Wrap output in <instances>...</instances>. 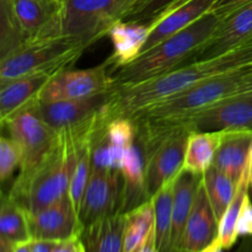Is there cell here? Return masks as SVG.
Masks as SVG:
<instances>
[{"instance_id": "f35d334b", "label": "cell", "mask_w": 252, "mask_h": 252, "mask_svg": "<svg viewBox=\"0 0 252 252\" xmlns=\"http://www.w3.org/2000/svg\"><path fill=\"white\" fill-rule=\"evenodd\" d=\"M224 251L225 250L223 249V246H221L220 244H219V241L216 239L213 243L209 244V245L207 246L206 249H203L201 252H224Z\"/></svg>"}, {"instance_id": "30bf717a", "label": "cell", "mask_w": 252, "mask_h": 252, "mask_svg": "<svg viewBox=\"0 0 252 252\" xmlns=\"http://www.w3.org/2000/svg\"><path fill=\"white\" fill-rule=\"evenodd\" d=\"M189 134L185 129L171 130L145 157V187L149 199L181 172Z\"/></svg>"}, {"instance_id": "8992f818", "label": "cell", "mask_w": 252, "mask_h": 252, "mask_svg": "<svg viewBox=\"0 0 252 252\" xmlns=\"http://www.w3.org/2000/svg\"><path fill=\"white\" fill-rule=\"evenodd\" d=\"M10 138L22 150V164L12 186L25 184L57 149L61 134L47 125L29 106H25L15 115L1 122Z\"/></svg>"}, {"instance_id": "836d02e7", "label": "cell", "mask_w": 252, "mask_h": 252, "mask_svg": "<svg viewBox=\"0 0 252 252\" xmlns=\"http://www.w3.org/2000/svg\"><path fill=\"white\" fill-rule=\"evenodd\" d=\"M250 1H252V0H216L211 11L216 14L219 19H223L224 16L230 14L231 11Z\"/></svg>"}, {"instance_id": "d6a6232c", "label": "cell", "mask_w": 252, "mask_h": 252, "mask_svg": "<svg viewBox=\"0 0 252 252\" xmlns=\"http://www.w3.org/2000/svg\"><path fill=\"white\" fill-rule=\"evenodd\" d=\"M238 235L239 238H246V236L252 235V199L250 192L245 197V201L241 207L238 221Z\"/></svg>"}, {"instance_id": "d4e9b609", "label": "cell", "mask_w": 252, "mask_h": 252, "mask_svg": "<svg viewBox=\"0 0 252 252\" xmlns=\"http://www.w3.org/2000/svg\"><path fill=\"white\" fill-rule=\"evenodd\" d=\"M0 239L14 245L32 240L30 231L29 214L9 194L1 198L0 209Z\"/></svg>"}, {"instance_id": "f6af8a7d", "label": "cell", "mask_w": 252, "mask_h": 252, "mask_svg": "<svg viewBox=\"0 0 252 252\" xmlns=\"http://www.w3.org/2000/svg\"><path fill=\"white\" fill-rule=\"evenodd\" d=\"M59 1H63V0H59Z\"/></svg>"}, {"instance_id": "4dcf8cb0", "label": "cell", "mask_w": 252, "mask_h": 252, "mask_svg": "<svg viewBox=\"0 0 252 252\" xmlns=\"http://www.w3.org/2000/svg\"><path fill=\"white\" fill-rule=\"evenodd\" d=\"M102 135L111 145L126 150L137 142L138 127L132 118H115L106 125Z\"/></svg>"}, {"instance_id": "ab89813d", "label": "cell", "mask_w": 252, "mask_h": 252, "mask_svg": "<svg viewBox=\"0 0 252 252\" xmlns=\"http://www.w3.org/2000/svg\"><path fill=\"white\" fill-rule=\"evenodd\" d=\"M246 177H248L249 187L252 189V147H251V150H250V158H249L248 172H246Z\"/></svg>"}, {"instance_id": "52a82bcc", "label": "cell", "mask_w": 252, "mask_h": 252, "mask_svg": "<svg viewBox=\"0 0 252 252\" xmlns=\"http://www.w3.org/2000/svg\"><path fill=\"white\" fill-rule=\"evenodd\" d=\"M126 5L121 0H63L59 15V34L85 41L89 46L107 36L108 30L122 19Z\"/></svg>"}, {"instance_id": "2e32d148", "label": "cell", "mask_w": 252, "mask_h": 252, "mask_svg": "<svg viewBox=\"0 0 252 252\" xmlns=\"http://www.w3.org/2000/svg\"><path fill=\"white\" fill-rule=\"evenodd\" d=\"M216 0H187L175 9L165 12L152 24V31L142 48V53L154 48L162 41L189 27L202 16L211 12Z\"/></svg>"}, {"instance_id": "ac0fdd59", "label": "cell", "mask_w": 252, "mask_h": 252, "mask_svg": "<svg viewBox=\"0 0 252 252\" xmlns=\"http://www.w3.org/2000/svg\"><path fill=\"white\" fill-rule=\"evenodd\" d=\"M123 179V202L121 213L126 214L149 201L145 187V155L137 142L123 152L120 165Z\"/></svg>"}, {"instance_id": "b9f144b4", "label": "cell", "mask_w": 252, "mask_h": 252, "mask_svg": "<svg viewBox=\"0 0 252 252\" xmlns=\"http://www.w3.org/2000/svg\"><path fill=\"white\" fill-rule=\"evenodd\" d=\"M121 1H122L123 2V4H125L126 5V10H127L128 9V7H129L130 6V5H132L133 4V2H134L135 1V0H121ZM126 12V11H125Z\"/></svg>"}, {"instance_id": "8fae6325", "label": "cell", "mask_w": 252, "mask_h": 252, "mask_svg": "<svg viewBox=\"0 0 252 252\" xmlns=\"http://www.w3.org/2000/svg\"><path fill=\"white\" fill-rule=\"evenodd\" d=\"M32 239L64 241L80 238L84 226L69 194L56 203L29 214Z\"/></svg>"}, {"instance_id": "e575fe53", "label": "cell", "mask_w": 252, "mask_h": 252, "mask_svg": "<svg viewBox=\"0 0 252 252\" xmlns=\"http://www.w3.org/2000/svg\"><path fill=\"white\" fill-rule=\"evenodd\" d=\"M61 241L54 240H38V239H32L30 241L32 252H53L56 250L57 245Z\"/></svg>"}, {"instance_id": "83f0119b", "label": "cell", "mask_w": 252, "mask_h": 252, "mask_svg": "<svg viewBox=\"0 0 252 252\" xmlns=\"http://www.w3.org/2000/svg\"><path fill=\"white\" fill-rule=\"evenodd\" d=\"M250 187L248 184V177L240 182L236 191L235 197L229 204L226 211L221 216L218 221V236L217 240L219 241L224 250H230L238 241V221L240 217L241 207H243L245 197L248 196Z\"/></svg>"}, {"instance_id": "9c48e42d", "label": "cell", "mask_w": 252, "mask_h": 252, "mask_svg": "<svg viewBox=\"0 0 252 252\" xmlns=\"http://www.w3.org/2000/svg\"><path fill=\"white\" fill-rule=\"evenodd\" d=\"M122 202L123 179L121 172L91 167L79 209V219L83 226H88L106 217L121 213Z\"/></svg>"}, {"instance_id": "7a4b0ae2", "label": "cell", "mask_w": 252, "mask_h": 252, "mask_svg": "<svg viewBox=\"0 0 252 252\" xmlns=\"http://www.w3.org/2000/svg\"><path fill=\"white\" fill-rule=\"evenodd\" d=\"M97 121L71 130H62L61 140L49 159L20 186H11L9 196L27 214L36 213L69 193L81 143L97 133Z\"/></svg>"}, {"instance_id": "e0dca14e", "label": "cell", "mask_w": 252, "mask_h": 252, "mask_svg": "<svg viewBox=\"0 0 252 252\" xmlns=\"http://www.w3.org/2000/svg\"><path fill=\"white\" fill-rule=\"evenodd\" d=\"M152 31V25L118 20L108 30L107 36L113 44V53L106 63L111 73L132 63L142 53V48Z\"/></svg>"}, {"instance_id": "603a6c76", "label": "cell", "mask_w": 252, "mask_h": 252, "mask_svg": "<svg viewBox=\"0 0 252 252\" xmlns=\"http://www.w3.org/2000/svg\"><path fill=\"white\" fill-rule=\"evenodd\" d=\"M224 132H189L182 170L203 175L213 165Z\"/></svg>"}, {"instance_id": "ba28073f", "label": "cell", "mask_w": 252, "mask_h": 252, "mask_svg": "<svg viewBox=\"0 0 252 252\" xmlns=\"http://www.w3.org/2000/svg\"><path fill=\"white\" fill-rule=\"evenodd\" d=\"M113 86L106 62L89 69H64L49 79L37 95L38 102L49 103L94 97L110 93Z\"/></svg>"}, {"instance_id": "7bdbcfd3", "label": "cell", "mask_w": 252, "mask_h": 252, "mask_svg": "<svg viewBox=\"0 0 252 252\" xmlns=\"http://www.w3.org/2000/svg\"><path fill=\"white\" fill-rule=\"evenodd\" d=\"M76 252H85V249H84V245H83V243H81V240H80V243H79L78 250H76Z\"/></svg>"}, {"instance_id": "277c9868", "label": "cell", "mask_w": 252, "mask_h": 252, "mask_svg": "<svg viewBox=\"0 0 252 252\" xmlns=\"http://www.w3.org/2000/svg\"><path fill=\"white\" fill-rule=\"evenodd\" d=\"M248 93H252V65L201 81L135 113L132 120L139 123L175 122L219 101Z\"/></svg>"}, {"instance_id": "ffe728a7", "label": "cell", "mask_w": 252, "mask_h": 252, "mask_svg": "<svg viewBox=\"0 0 252 252\" xmlns=\"http://www.w3.org/2000/svg\"><path fill=\"white\" fill-rule=\"evenodd\" d=\"M59 71L46 70L12 79L0 84V117L1 122L29 105L37 97L49 79Z\"/></svg>"}, {"instance_id": "7c38bea8", "label": "cell", "mask_w": 252, "mask_h": 252, "mask_svg": "<svg viewBox=\"0 0 252 252\" xmlns=\"http://www.w3.org/2000/svg\"><path fill=\"white\" fill-rule=\"evenodd\" d=\"M107 96L108 93L81 100L49 103L38 102L34 98L27 106L53 129L62 132L76 129L91 122L101 112Z\"/></svg>"}, {"instance_id": "3957f363", "label": "cell", "mask_w": 252, "mask_h": 252, "mask_svg": "<svg viewBox=\"0 0 252 252\" xmlns=\"http://www.w3.org/2000/svg\"><path fill=\"white\" fill-rule=\"evenodd\" d=\"M220 19L208 12L189 27L140 54L135 61L113 74V86L130 85L166 73L176 66L194 62L197 52L204 46L218 27Z\"/></svg>"}, {"instance_id": "7402d4cb", "label": "cell", "mask_w": 252, "mask_h": 252, "mask_svg": "<svg viewBox=\"0 0 252 252\" xmlns=\"http://www.w3.org/2000/svg\"><path fill=\"white\" fill-rule=\"evenodd\" d=\"M126 214L117 213L84 226L80 240L85 252H123Z\"/></svg>"}, {"instance_id": "f546056e", "label": "cell", "mask_w": 252, "mask_h": 252, "mask_svg": "<svg viewBox=\"0 0 252 252\" xmlns=\"http://www.w3.org/2000/svg\"><path fill=\"white\" fill-rule=\"evenodd\" d=\"M1 6V58L7 56L11 52L16 51L17 48L27 42L26 34L20 27L16 17L12 10L11 0H0Z\"/></svg>"}, {"instance_id": "4fadbf2b", "label": "cell", "mask_w": 252, "mask_h": 252, "mask_svg": "<svg viewBox=\"0 0 252 252\" xmlns=\"http://www.w3.org/2000/svg\"><path fill=\"white\" fill-rule=\"evenodd\" d=\"M14 15L27 42L56 38L59 34V0H11Z\"/></svg>"}, {"instance_id": "ee69618b", "label": "cell", "mask_w": 252, "mask_h": 252, "mask_svg": "<svg viewBox=\"0 0 252 252\" xmlns=\"http://www.w3.org/2000/svg\"><path fill=\"white\" fill-rule=\"evenodd\" d=\"M249 192H250V197H251V199H252V189H250V191H249Z\"/></svg>"}, {"instance_id": "5b68a950", "label": "cell", "mask_w": 252, "mask_h": 252, "mask_svg": "<svg viewBox=\"0 0 252 252\" xmlns=\"http://www.w3.org/2000/svg\"><path fill=\"white\" fill-rule=\"evenodd\" d=\"M89 47L85 41L71 37L26 42L0 62V84L39 71H62L73 65Z\"/></svg>"}, {"instance_id": "5bb4252c", "label": "cell", "mask_w": 252, "mask_h": 252, "mask_svg": "<svg viewBox=\"0 0 252 252\" xmlns=\"http://www.w3.org/2000/svg\"><path fill=\"white\" fill-rule=\"evenodd\" d=\"M252 38V1L220 19L211 38L197 52L194 61L209 59L226 53Z\"/></svg>"}, {"instance_id": "74e56055", "label": "cell", "mask_w": 252, "mask_h": 252, "mask_svg": "<svg viewBox=\"0 0 252 252\" xmlns=\"http://www.w3.org/2000/svg\"><path fill=\"white\" fill-rule=\"evenodd\" d=\"M235 252H252V235L243 238Z\"/></svg>"}, {"instance_id": "d590c367", "label": "cell", "mask_w": 252, "mask_h": 252, "mask_svg": "<svg viewBox=\"0 0 252 252\" xmlns=\"http://www.w3.org/2000/svg\"><path fill=\"white\" fill-rule=\"evenodd\" d=\"M79 243H80V238H74L70 239V240L61 241L53 252H76Z\"/></svg>"}, {"instance_id": "9a60e30c", "label": "cell", "mask_w": 252, "mask_h": 252, "mask_svg": "<svg viewBox=\"0 0 252 252\" xmlns=\"http://www.w3.org/2000/svg\"><path fill=\"white\" fill-rule=\"evenodd\" d=\"M218 236V219L211 206L203 181L186 223L180 252H201Z\"/></svg>"}, {"instance_id": "4316f807", "label": "cell", "mask_w": 252, "mask_h": 252, "mask_svg": "<svg viewBox=\"0 0 252 252\" xmlns=\"http://www.w3.org/2000/svg\"><path fill=\"white\" fill-rule=\"evenodd\" d=\"M203 186L206 189L211 206L213 208L217 219L221 218L224 212L231 203L238 191V185L234 184L233 180L218 170L211 166L203 174Z\"/></svg>"}, {"instance_id": "60d3db41", "label": "cell", "mask_w": 252, "mask_h": 252, "mask_svg": "<svg viewBox=\"0 0 252 252\" xmlns=\"http://www.w3.org/2000/svg\"><path fill=\"white\" fill-rule=\"evenodd\" d=\"M14 252H32L31 251V246H30V241H29V243L19 244V245L15 248Z\"/></svg>"}, {"instance_id": "d6986e66", "label": "cell", "mask_w": 252, "mask_h": 252, "mask_svg": "<svg viewBox=\"0 0 252 252\" xmlns=\"http://www.w3.org/2000/svg\"><path fill=\"white\" fill-rule=\"evenodd\" d=\"M251 147V132H224L212 166L228 175L239 187L246 179Z\"/></svg>"}, {"instance_id": "1f68e13d", "label": "cell", "mask_w": 252, "mask_h": 252, "mask_svg": "<svg viewBox=\"0 0 252 252\" xmlns=\"http://www.w3.org/2000/svg\"><path fill=\"white\" fill-rule=\"evenodd\" d=\"M22 164V150L12 138L2 135L0 139V181L5 184L20 170Z\"/></svg>"}, {"instance_id": "6da1fadb", "label": "cell", "mask_w": 252, "mask_h": 252, "mask_svg": "<svg viewBox=\"0 0 252 252\" xmlns=\"http://www.w3.org/2000/svg\"><path fill=\"white\" fill-rule=\"evenodd\" d=\"M252 65V38L218 57L176 66L155 78L130 85L115 86L102 107L106 123L115 118H132L135 113L187 90L213 76Z\"/></svg>"}, {"instance_id": "8d00e7d4", "label": "cell", "mask_w": 252, "mask_h": 252, "mask_svg": "<svg viewBox=\"0 0 252 252\" xmlns=\"http://www.w3.org/2000/svg\"><path fill=\"white\" fill-rule=\"evenodd\" d=\"M137 252H159L157 248V243H155V234Z\"/></svg>"}, {"instance_id": "484cf974", "label": "cell", "mask_w": 252, "mask_h": 252, "mask_svg": "<svg viewBox=\"0 0 252 252\" xmlns=\"http://www.w3.org/2000/svg\"><path fill=\"white\" fill-rule=\"evenodd\" d=\"M176 177L167 182L152 198L155 214V243L159 252H170L172 206H174V189Z\"/></svg>"}, {"instance_id": "cb8c5ba5", "label": "cell", "mask_w": 252, "mask_h": 252, "mask_svg": "<svg viewBox=\"0 0 252 252\" xmlns=\"http://www.w3.org/2000/svg\"><path fill=\"white\" fill-rule=\"evenodd\" d=\"M154 234V206L149 199L126 213L123 252H137Z\"/></svg>"}, {"instance_id": "f1b7e54d", "label": "cell", "mask_w": 252, "mask_h": 252, "mask_svg": "<svg viewBox=\"0 0 252 252\" xmlns=\"http://www.w3.org/2000/svg\"><path fill=\"white\" fill-rule=\"evenodd\" d=\"M187 0H135L123 14L125 21H137L152 25L165 12L175 9Z\"/></svg>"}, {"instance_id": "44dd1931", "label": "cell", "mask_w": 252, "mask_h": 252, "mask_svg": "<svg viewBox=\"0 0 252 252\" xmlns=\"http://www.w3.org/2000/svg\"><path fill=\"white\" fill-rule=\"evenodd\" d=\"M203 181V175L191 174L181 170L176 177L174 189V206H172V228L170 252H180L186 223L191 214L194 198Z\"/></svg>"}]
</instances>
